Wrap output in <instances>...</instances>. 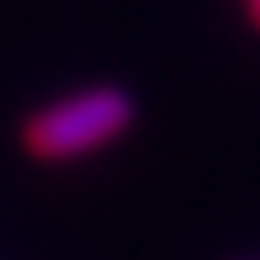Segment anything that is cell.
Listing matches in <instances>:
<instances>
[{"mask_svg":"<svg viewBox=\"0 0 260 260\" xmlns=\"http://www.w3.org/2000/svg\"><path fill=\"white\" fill-rule=\"evenodd\" d=\"M130 126V100L117 87H91V91L65 95V100L39 109L26 121V148L39 160H74L113 143Z\"/></svg>","mask_w":260,"mask_h":260,"instance_id":"obj_1","label":"cell"},{"mask_svg":"<svg viewBox=\"0 0 260 260\" xmlns=\"http://www.w3.org/2000/svg\"><path fill=\"white\" fill-rule=\"evenodd\" d=\"M247 9H251V18L260 22V0H247Z\"/></svg>","mask_w":260,"mask_h":260,"instance_id":"obj_2","label":"cell"}]
</instances>
